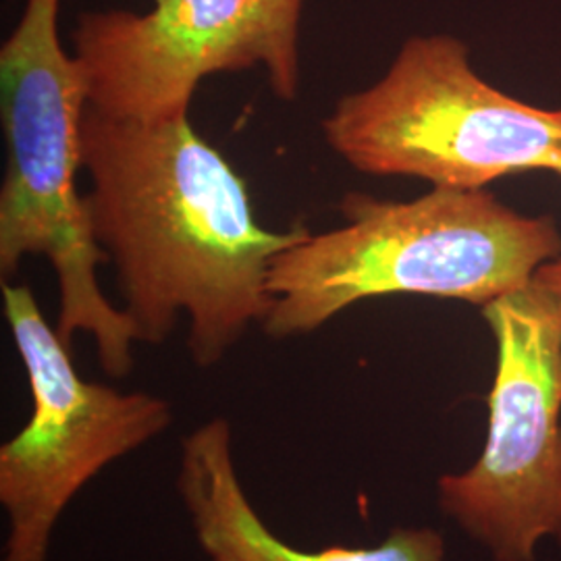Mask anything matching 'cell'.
Instances as JSON below:
<instances>
[{
  "instance_id": "cell-7",
  "label": "cell",
  "mask_w": 561,
  "mask_h": 561,
  "mask_svg": "<svg viewBox=\"0 0 561 561\" xmlns=\"http://www.w3.org/2000/svg\"><path fill=\"white\" fill-rule=\"evenodd\" d=\"M304 0H159L150 11L83 13L73 32L88 104L108 117L190 115L202 80L262 67L271 92L300 94Z\"/></svg>"
},
{
  "instance_id": "cell-10",
  "label": "cell",
  "mask_w": 561,
  "mask_h": 561,
  "mask_svg": "<svg viewBox=\"0 0 561 561\" xmlns=\"http://www.w3.org/2000/svg\"><path fill=\"white\" fill-rule=\"evenodd\" d=\"M556 175H560V178H561V162H560V169H558V173H556Z\"/></svg>"
},
{
  "instance_id": "cell-1",
  "label": "cell",
  "mask_w": 561,
  "mask_h": 561,
  "mask_svg": "<svg viewBox=\"0 0 561 561\" xmlns=\"http://www.w3.org/2000/svg\"><path fill=\"white\" fill-rule=\"evenodd\" d=\"M81 169L88 222L117 268L136 340L161 345L185 319L192 362L225 360L271 310L275 256L310 229L262 227L245 181L190 115L117 119L88 104Z\"/></svg>"
},
{
  "instance_id": "cell-8",
  "label": "cell",
  "mask_w": 561,
  "mask_h": 561,
  "mask_svg": "<svg viewBox=\"0 0 561 561\" xmlns=\"http://www.w3.org/2000/svg\"><path fill=\"white\" fill-rule=\"evenodd\" d=\"M175 484L206 561H445V541L433 528H396L370 547L308 551L283 541L243 489L227 419L204 422L183 437Z\"/></svg>"
},
{
  "instance_id": "cell-9",
  "label": "cell",
  "mask_w": 561,
  "mask_h": 561,
  "mask_svg": "<svg viewBox=\"0 0 561 561\" xmlns=\"http://www.w3.org/2000/svg\"><path fill=\"white\" fill-rule=\"evenodd\" d=\"M535 280L553 298L561 314V256L553 259V261L545 262L541 268L537 271Z\"/></svg>"
},
{
  "instance_id": "cell-4",
  "label": "cell",
  "mask_w": 561,
  "mask_h": 561,
  "mask_svg": "<svg viewBox=\"0 0 561 561\" xmlns=\"http://www.w3.org/2000/svg\"><path fill=\"white\" fill-rule=\"evenodd\" d=\"M322 136L370 178L486 190L514 173H558L561 106H533L486 83L460 38L412 36L381 80L341 96Z\"/></svg>"
},
{
  "instance_id": "cell-2",
  "label": "cell",
  "mask_w": 561,
  "mask_h": 561,
  "mask_svg": "<svg viewBox=\"0 0 561 561\" xmlns=\"http://www.w3.org/2000/svg\"><path fill=\"white\" fill-rule=\"evenodd\" d=\"M337 210L345 225L310 231L271 264L273 301L261 324L268 337L314 333L354 304L382 296L482 308L561 256L558 222L522 215L489 190L431 187L412 202L350 192Z\"/></svg>"
},
{
  "instance_id": "cell-5",
  "label": "cell",
  "mask_w": 561,
  "mask_h": 561,
  "mask_svg": "<svg viewBox=\"0 0 561 561\" xmlns=\"http://www.w3.org/2000/svg\"><path fill=\"white\" fill-rule=\"evenodd\" d=\"M481 312L497 345L486 442L437 500L493 560L533 561L541 539L561 541V314L535 279Z\"/></svg>"
},
{
  "instance_id": "cell-3",
  "label": "cell",
  "mask_w": 561,
  "mask_h": 561,
  "mask_svg": "<svg viewBox=\"0 0 561 561\" xmlns=\"http://www.w3.org/2000/svg\"><path fill=\"white\" fill-rule=\"evenodd\" d=\"M60 0H25L0 48V115L7 173L0 190V279L25 256H44L59 283L60 340L96 343L102 370L123 379L134 368L136 333L123 308L102 294L94 240L78 192L81 119L88 85L80 62L59 38Z\"/></svg>"
},
{
  "instance_id": "cell-6",
  "label": "cell",
  "mask_w": 561,
  "mask_h": 561,
  "mask_svg": "<svg viewBox=\"0 0 561 561\" xmlns=\"http://www.w3.org/2000/svg\"><path fill=\"white\" fill-rule=\"evenodd\" d=\"M2 304L32 393L30 421L0 447L2 561H46L67 505L104 468L162 435L173 410L146 391L85 381L27 285L2 280Z\"/></svg>"
}]
</instances>
